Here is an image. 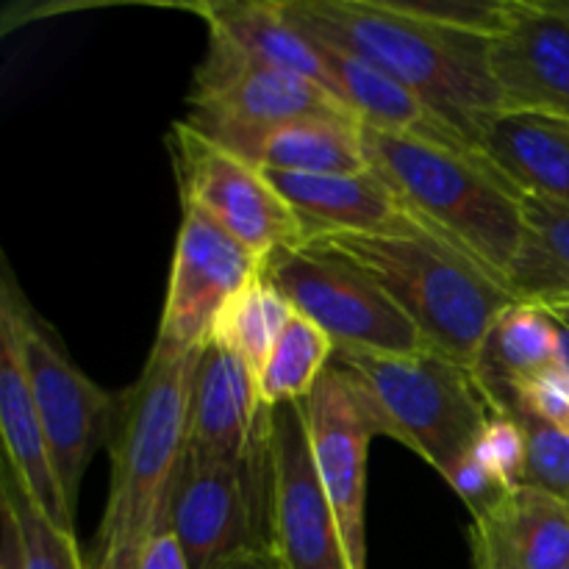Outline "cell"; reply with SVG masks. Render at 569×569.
Segmentation results:
<instances>
[{"label":"cell","instance_id":"26","mask_svg":"<svg viewBox=\"0 0 569 569\" xmlns=\"http://www.w3.org/2000/svg\"><path fill=\"white\" fill-rule=\"evenodd\" d=\"M0 498L11 506L17 522H20L28 569H89L81 548H78L76 533L56 528L39 511V506L33 503L31 495L22 489L9 467H3V478H0Z\"/></svg>","mask_w":569,"mask_h":569},{"label":"cell","instance_id":"12","mask_svg":"<svg viewBox=\"0 0 569 569\" xmlns=\"http://www.w3.org/2000/svg\"><path fill=\"white\" fill-rule=\"evenodd\" d=\"M306 431L353 569H367V453L376 437L348 378L328 367L303 400Z\"/></svg>","mask_w":569,"mask_h":569},{"label":"cell","instance_id":"2","mask_svg":"<svg viewBox=\"0 0 569 569\" xmlns=\"http://www.w3.org/2000/svg\"><path fill=\"white\" fill-rule=\"evenodd\" d=\"M370 272L406 311L428 350L472 367L495 320L515 303L511 289L476 256L420 222L395 233L320 237Z\"/></svg>","mask_w":569,"mask_h":569},{"label":"cell","instance_id":"23","mask_svg":"<svg viewBox=\"0 0 569 569\" xmlns=\"http://www.w3.org/2000/svg\"><path fill=\"white\" fill-rule=\"evenodd\" d=\"M526 237L509 272L515 300L559 311L569 309V206L556 200H522Z\"/></svg>","mask_w":569,"mask_h":569},{"label":"cell","instance_id":"4","mask_svg":"<svg viewBox=\"0 0 569 569\" xmlns=\"http://www.w3.org/2000/svg\"><path fill=\"white\" fill-rule=\"evenodd\" d=\"M370 170L398 194L411 220L476 256L509 287L526 237V194L481 153H459L361 126Z\"/></svg>","mask_w":569,"mask_h":569},{"label":"cell","instance_id":"30","mask_svg":"<svg viewBox=\"0 0 569 569\" xmlns=\"http://www.w3.org/2000/svg\"><path fill=\"white\" fill-rule=\"evenodd\" d=\"M133 569H192L183 553L181 542L176 539V533L170 531L167 522H161L153 533L148 537V542L139 550L137 567Z\"/></svg>","mask_w":569,"mask_h":569},{"label":"cell","instance_id":"1","mask_svg":"<svg viewBox=\"0 0 569 569\" xmlns=\"http://www.w3.org/2000/svg\"><path fill=\"white\" fill-rule=\"evenodd\" d=\"M283 14L303 37L398 78L476 148L506 111L489 67L492 39L426 20L400 0H283Z\"/></svg>","mask_w":569,"mask_h":569},{"label":"cell","instance_id":"9","mask_svg":"<svg viewBox=\"0 0 569 569\" xmlns=\"http://www.w3.org/2000/svg\"><path fill=\"white\" fill-rule=\"evenodd\" d=\"M187 103L189 117L183 122L211 142H226L237 133L270 128L298 117H356L320 83L256 64L217 37H209V50L194 72Z\"/></svg>","mask_w":569,"mask_h":569},{"label":"cell","instance_id":"22","mask_svg":"<svg viewBox=\"0 0 569 569\" xmlns=\"http://www.w3.org/2000/svg\"><path fill=\"white\" fill-rule=\"evenodd\" d=\"M194 11L209 26V37L228 42L244 59L309 78L337 94L317 50L298 28L289 26L283 0H214V3H198Z\"/></svg>","mask_w":569,"mask_h":569},{"label":"cell","instance_id":"33","mask_svg":"<svg viewBox=\"0 0 569 569\" xmlns=\"http://www.w3.org/2000/svg\"><path fill=\"white\" fill-rule=\"evenodd\" d=\"M553 317L559 320V328H561V361H559V367L565 372H569V309L553 311Z\"/></svg>","mask_w":569,"mask_h":569},{"label":"cell","instance_id":"5","mask_svg":"<svg viewBox=\"0 0 569 569\" xmlns=\"http://www.w3.org/2000/svg\"><path fill=\"white\" fill-rule=\"evenodd\" d=\"M331 367L348 378L376 437L398 439L442 478L492 420V406L470 367L437 350L406 356L333 350Z\"/></svg>","mask_w":569,"mask_h":569},{"label":"cell","instance_id":"21","mask_svg":"<svg viewBox=\"0 0 569 569\" xmlns=\"http://www.w3.org/2000/svg\"><path fill=\"white\" fill-rule=\"evenodd\" d=\"M478 153L522 194L569 206V122L503 111L481 131Z\"/></svg>","mask_w":569,"mask_h":569},{"label":"cell","instance_id":"32","mask_svg":"<svg viewBox=\"0 0 569 569\" xmlns=\"http://www.w3.org/2000/svg\"><path fill=\"white\" fill-rule=\"evenodd\" d=\"M217 569H287V567H283V561L278 559L276 550L259 548V550H244V553L222 561Z\"/></svg>","mask_w":569,"mask_h":569},{"label":"cell","instance_id":"8","mask_svg":"<svg viewBox=\"0 0 569 569\" xmlns=\"http://www.w3.org/2000/svg\"><path fill=\"white\" fill-rule=\"evenodd\" d=\"M170 153L181 203L211 217L261 261L278 250L303 248V226L267 181L264 170L211 142L187 122L172 126Z\"/></svg>","mask_w":569,"mask_h":569},{"label":"cell","instance_id":"19","mask_svg":"<svg viewBox=\"0 0 569 569\" xmlns=\"http://www.w3.org/2000/svg\"><path fill=\"white\" fill-rule=\"evenodd\" d=\"M217 144L242 156L259 170L298 176H350L370 170L359 117H298L270 128L237 133Z\"/></svg>","mask_w":569,"mask_h":569},{"label":"cell","instance_id":"28","mask_svg":"<svg viewBox=\"0 0 569 569\" xmlns=\"http://www.w3.org/2000/svg\"><path fill=\"white\" fill-rule=\"evenodd\" d=\"M472 456L500 478L506 487L517 489L526 483L528 442L520 420L515 415L492 411V420L481 431L478 442L472 445Z\"/></svg>","mask_w":569,"mask_h":569},{"label":"cell","instance_id":"25","mask_svg":"<svg viewBox=\"0 0 569 569\" xmlns=\"http://www.w3.org/2000/svg\"><path fill=\"white\" fill-rule=\"evenodd\" d=\"M333 350L337 345L331 337L309 317L295 311L259 378L261 403L267 409H278L309 398L311 389L331 367Z\"/></svg>","mask_w":569,"mask_h":569},{"label":"cell","instance_id":"13","mask_svg":"<svg viewBox=\"0 0 569 569\" xmlns=\"http://www.w3.org/2000/svg\"><path fill=\"white\" fill-rule=\"evenodd\" d=\"M489 67L506 111L569 122V3L511 0Z\"/></svg>","mask_w":569,"mask_h":569},{"label":"cell","instance_id":"10","mask_svg":"<svg viewBox=\"0 0 569 569\" xmlns=\"http://www.w3.org/2000/svg\"><path fill=\"white\" fill-rule=\"evenodd\" d=\"M261 270L264 261L253 250L244 248L203 211L183 206L164 315L150 356L178 359L203 348L222 306L259 278Z\"/></svg>","mask_w":569,"mask_h":569},{"label":"cell","instance_id":"11","mask_svg":"<svg viewBox=\"0 0 569 569\" xmlns=\"http://www.w3.org/2000/svg\"><path fill=\"white\" fill-rule=\"evenodd\" d=\"M270 539L287 569H353L317 472L303 400L272 411Z\"/></svg>","mask_w":569,"mask_h":569},{"label":"cell","instance_id":"29","mask_svg":"<svg viewBox=\"0 0 569 569\" xmlns=\"http://www.w3.org/2000/svg\"><path fill=\"white\" fill-rule=\"evenodd\" d=\"M445 481H448L450 489L465 500L467 509L472 511V520L489 515L495 506L503 503V500L515 492V489L506 487L495 472H489L487 467L472 456V450L448 472V476H445Z\"/></svg>","mask_w":569,"mask_h":569},{"label":"cell","instance_id":"3","mask_svg":"<svg viewBox=\"0 0 569 569\" xmlns=\"http://www.w3.org/2000/svg\"><path fill=\"white\" fill-rule=\"evenodd\" d=\"M200 350L178 359L150 356L137 387L120 400L111 433L109 503L92 569H133L150 533L164 522L167 500L187 453L189 403Z\"/></svg>","mask_w":569,"mask_h":569},{"label":"cell","instance_id":"20","mask_svg":"<svg viewBox=\"0 0 569 569\" xmlns=\"http://www.w3.org/2000/svg\"><path fill=\"white\" fill-rule=\"evenodd\" d=\"M559 361L561 328L553 311L515 300L495 320L470 370L492 411L509 415L515 409L517 392L533 378L559 367Z\"/></svg>","mask_w":569,"mask_h":569},{"label":"cell","instance_id":"16","mask_svg":"<svg viewBox=\"0 0 569 569\" xmlns=\"http://www.w3.org/2000/svg\"><path fill=\"white\" fill-rule=\"evenodd\" d=\"M309 42L326 64L342 103L359 117L361 126L378 128L392 137L459 150V153H478L470 139L461 137L420 94L411 92L406 83L383 72L381 67L370 64L367 59L348 53L337 44L317 42V39H309Z\"/></svg>","mask_w":569,"mask_h":569},{"label":"cell","instance_id":"17","mask_svg":"<svg viewBox=\"0 0 569 569\" xmlns=\"http://www.w3.org/2000/svg\"><path fill=\"white\" fill-rule=\"evenodd\" d=\"M0 428H3L6 467L17 476L33 503L61 531L76 533L72 509L56 476L48 437L28 387L14 326L0 311Z\"/></svg>","mask_w":569,"mask_h":569},{"label":"cell","instance_id":"27","mask_svg":"<svg viewBox=\"0 0 569 569\" xmlns=\"http://www.w3.org/2000/svg\"><path fill=\"white\" fill-rule=\"evenodd\" d=\"M526 431V483L545 489L569 506V433L550 426L531 411H515Z\"/></svg>","mask_w":569,"mask_h":569},{"label":"cell","instance_id":"14","mask_svg":"<svg viewBox=\"0 0 569 569\" xmlns=\"http://www.w3.org/2000/svg\"><path fill=\"white\" fill-rule=\"evenodd\" d=\"M264 415L259 381L248 365L209 339L200 348L192 378L187 459L242 465Z\"/></svg>","mask_w":569,"mask_h":569},{"label":"cell","instance_id":"15","mask_svg":"<svg viewBox=\"0 0 569 569\" xmlns=\"http://www.w3.org/2000/svg\"><path fill=\"white\" fill-rule=\"evenodd\" d=\"M264 176L298 214L306 242L337 233H395L415 222L398 194L372 170L350 176L264 170Z\"/></svg>","mask_w":569,"mask_h":569},{"label":"cell","instance_id":"31","mask_svg":"<svg viewBox=\"0 0 569 569\" xmlns=\"http://www.w3.org/2000/svg\"><path fill=\"white\" fill-rule=\"evenodd\" d=\"M0 569H28L20 522L9 503L0 506Z\"/></svg>","mask_w":569,"mask_h":569},{"label":"cell","instance_id":"7","mask_svg":"<svg viewBox=\"0 0 569 569\" xmlns=\"http://www.w3.org/2000/svg\"><path fill=\"white\" fill-rule=\"evenodd\" d=\"M0 311L14 326L28 387H31L39 420H42L44 437H48L50 459H53L67 503L76 515L83 472L98 445L109 439L122 398L109 395L78 370L76 361L56 342L53 331L33 315L28 300L17 289L11 270H3Z\"/></svg>","mask_w":569,"mask_h":569},{"label":"cell","instance_id":"6","mask_svg":"<svg viewBox=\"0 0 569 569\" xmlns=\"http://www.w3.org/2000/svg\"><path fill=\"white\" fill-rule=\"evenodd\" d=\"M261 276L298 315L331 337L337 350L406 356L428 350L406 311L367 270L322 242L287 248L264 261Z\"/></svg>","mask_w":569,"mask_h":569},{"label":"cell","instance_id":"18","mask_svg":"<svg viewBox=\"0 0 569 569\" xmlns=\"http://www.w3.org/2000/svg\"><path fill=\"white\" fill-rule=\"evenodd\" d=\"M478 569H569V506L522 483L472 520Z\"/></svg>","mask_w":569,"mask_h":569},{"label":"cell","instance_id":"24","mask_svg":"<svg viewBox=\"0 0 569 569\" xmlns=\"http://www.w3.org/2000/svg\"><path fill=\"white\" fill-rule=\"evenodd\" d=\"M292 317V303L264 276H259L222 306L211 328V342L242 359L259 381Z\"/></svg>","mask_w":569,"mask_h":569}]
</instances>
